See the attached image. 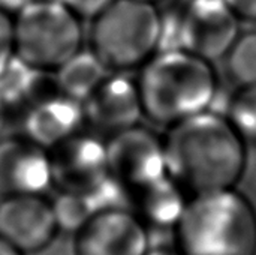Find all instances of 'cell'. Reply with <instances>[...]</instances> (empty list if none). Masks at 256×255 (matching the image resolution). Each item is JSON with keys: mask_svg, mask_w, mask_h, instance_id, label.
Here are the masks:
<instances>
[{"mask_svg": "<svg viewBox=\"0 0 256 255\" xmlns=\"http://www.w3.org/2000/svg\"><path fill=\"white\" fill-rule=\"evenodd\" d=\"M164 149L166 174L189 197L232 189L246 170V141L212 110L170 126Z\"/></svg>", "mask_w": 256, "mask_h": 255, "instance_id": "obj_1", "label": "cell"}, {"mask_svg": "<svg viewBox=\"0 0 256 255\" xmlns=\"http://www.w3.org/2000/svg\"><path fill=\"white\" fill-rule=\"evenodd\" d=\"M136 86L144 117L166 128L212 110L219 89L212 62L184 50L158 51Z\"/></svg>", "mask_w": 256, "mask_h": 255, "instance_id": "obj_2", "label": "cell"}, {"mask_svg": "<svg viewBox=\"0 0 256 255\" xmlns=\"http://www.w3.org/2000/svg\"><path fill=\"white\" fill-rule=\"evenodd\" d=\"M172 233L182 255H256V210L236 188L194 195Z\"/></svg>", "mask_w": 256, "mask_h": 255, "instance_id": "obj_3", "label": "cell"}, {"mask_svg": "<svg viewBox=\"0 0 256 255\" xmlns=\"http://www.w3.org/2000/svg\"><path fill=\"white\" fill-rule=\"evenodd\" d=\"M92 21V51L106 69L141 68L159 51L160 12L153 3L114 0Z\"/></svg>", "mask_w": 256, "mask_h": 255, "instance_id": "obj_4", "label": "cell"}, {"mask_svg": "<svg viewBox=\"0 0 256 255\" xmlns=\"http://www.w3.org/2000/svg\"><path fill=\"white\" fill-rule=\"evenodd\" d=\"M81 47V18L60 0L32 2L14 18L15 56L38 71L56 72Z\"/></svg>", "mask_w": 256, "mask_h": 255, "instance_id": "obj_5", "label": "cell"}, {"mask_svg": "<svg viewBox=\"0 0 256 255\" xmlns=\"http://www.w3.org/2000/svg\"><path fill=\"white\" fill-rule=\"evenodd\" d=\"M174 9L178 50L213 63L224 59L240 36V18L225 0H183Z\"/></svg>", "mask_w": 256, "mask_h": 255, "instance_id": "obj_6", "label": "cell"}, {"mask_svg": "<svg viewBox=\"0 0 256 255\" xmlns=\"http://www.w3.org/2000/svg\"><path fill=\"white\" fill-rule=\"evenodd\" d=\"M110 176L129 197L166 174L164 138L144 126H132L106 140Z\"/></svg>", "mask_w": 256, "mask_h": 255, "instance_id": "obj_7", "label": "cell"}, {"mask_svg": "<svg viewBox=\"0 0 256 255\" xmlns=\"http://www.w3.org/2000/svg\"><path fill=\"white\" fill-rule=\"evenodd\" d=\"M52 185L60 191L88 194L110 177L106 141L78 132L48 150Z\"/></svg>", "mask_w": 256, "mask_h": 255, "instance_id": "obj_8", "label": "cell"}, {"mask_svg": "<svg viewBox=\"0 0 256 255\" xmlns=\"http://www.w3.org/2000/svg\"><path fill=\"white\" fill-rule=\"evenodd\" d=\"M148 251V228L128 207L98 212L75 233V255H147Z\"/></svg>", "mask_w": 256, "mask_h": 255, "instance_id": "obj_9", "label": "cell"}, {"mask_svg": "<svg viewBox=\"0 0 256 255\" xmlns=\"http://www.w3.org/2000/svg\"><path fill=\"white\" fill-rule=\"evenodd\" d=\"M58 233L51 203L42 195H14L0 201V237L22 254L50 246Z\"/></svg>", "mask_w": 256, "mask_h": 255, "instance_id": "obj_10", "label": "cell"}, {"mask_svg": "<svg viewBox=\"0 0 256 255\" xmlns=\"http://www.w3.org/2000/svg\"><path fill=\"white\" fill-rule=\"evenodd\" d=\"M52 185L50 153L24 135L0 138V197L44 195Z\"/></svg>", "mask_w": 256, "mask_h": 255, "instance_id": "obj_11", "label": "cell"}, {"mask_svg": "<svg viewBox=\"0 0 256 255\" xmlns=\"http://www.w3.org/2000/svg\"><path fill=\"white\" fill-rule=\"evenodd\" d=\"M82 108L86 123L110 137L136 126L144 116L136 81L122 74L106 75Z\"/></svg>", "mask_w": 256, "mask_h": 255, "instance_id": "obj_12", "label": "cell"}, {"mask_svg": "<svg viewBox=\"0 0 256 255\" xmlns=\"http://www.w3.org/2000/svg\"><path fill=\"white\" fill-rule=\"evenodd\" d=\"M86 123L82 104L62 93L38 98L24 110L22 135L51 150L82 131Z\"/></svg>", "mask_w": 256, "mask_h": 255, "instance_id": "obj_13", "label": "cell"}, {"mask_svg": "<svg viewBox=\"0 0 256 255\" xmlns=\"http://www.w3.org/2000/svg\"><path fill=\"white\" fill-rule=\"evenodd\" d=\"M189 195L170 177L144 186L129 197V209L150 228L172 230L184 212Z\"/></svg>", "mask_w": 256, "mask_h": 255, "instance_id": "obj_14", "label": "cell"}, {"mask_svg": "<svg viewBox=\"0 0 256 255\" xmlns=\"http://www.w3.org/2000/svg\"><path fill=\"white\" fill-rule=\"evenodd\" d=\"M106 71L92 50H80L56 71L57 92L82 104L105 80Z\"/></svg>", "mask_w": 256, "mask_h": 255, "instance_id": "obj_15", "label": "cell"}, {"mask_svg": "<svg viewBox=\"0 0 256 255\" xmlns=\"http://www.w3.org/2000/svg\"><path fill=\"white\" fill-rule=\"evenodd\" d=\"M44 74L14 54L0 71V102L6 113L26 110L39 98Z\"/></svg>", "mask_w": 256, "mask_h": 255, "instance_id": "obj_16", "label": "cell"}, {"mask_svg": "<svg viewBox=\"0 0 256 255\" xmlns=\"http://www.w3.org/2000/svg\"><path fill=\"white\" fill-rule=\"evenodd\" d=\"M58 231L78 233L96 213L88 197L81 192L60 191L51 203Z\"/></svg>", "mask_w": 256, "mask_h": 255, "instance_id": "obj_17", "label": "cell"}, {"mask_svg": "<svg viewBox=\"0 0 256 255\" xmlns=\"http://www.w3.org/2000/svg\"><path fill=\"white\" fill-rule=\"evenodd\" d=\"M225 116L246 143H256V84L242 86L228 99Z\"/></svg>", "mask_w": 256, "mask_h": 255, "instance_id": "obj_18", "label": "cell"}, {"mask_svg": "<svg viewBox=\"0 0 256 255\" xmlns=\"http://www.w3.org/2000/svg\"><path fill=\"white\" fill-rule=\"evenodd\" d=\"M225 57L228 74L240 87L256 84V30L240 35Z\"/></svg>", "mask_w": 256, "mask_h": 255, "instance_id": "obj_19", "label": "cell"}, {"mask_svg": "<svg viewBox=\"0 0 256 255\" xmlns=\"http://www.w3.org/2000/svg\"><path fill=\"white\" fill-rule=\"evenodd\" d=\"M14 18L0 9V71L14 57Z\"/></svg>", "mask_w": 256, "mask_h": 255, "instance_id": "obj_20", "label": "cell"}, {"mask_svg": "<svg viewBox=\"0 0 256 255\" xmlns=\"http://www.w3.org/2000/svg\"><path fill=\"white\" fill-rule=\"evenodd\" d=\"M64 3L72 12H75L81 20L90 18L93 20L99 15L106 6H110L114 0H60Z\"/></svg>", "mask_w": 256, "mask_h": 255, "instance_id": "obj_21", "label": "cell"}, {"mask_svg": "<svg viewBox=\"0 0 256 255\" xmlns=\"http://www.w3.org/2000/svg\"><path fill=\"white\" fill-rule=\"evenodd\" d=\"M240 20L256 23V0H225Z\"/></svg>", "mask_w": 256, "mask_h": 255, "instance_id": "obj_22", "label": "cell"}, {"mask_svg": "<svg viewBox=\"0 0 256 255\" xmlns=\"http://www.w3.org/2000/svg\"><path fill=\"white\" fill-rule=\"evenodd\" d=\"M33 0H0V9L8 14H18Z\"/></svg>", "mask_w": 256, "mask_h": 255, "instance_id": "obj_23", "label": "cell"}, {"mask_svg": "<svg viewBox=\"0 0 256 255\" xmlns=\"http://www.w3.org/2000/svg\"><path fill=\"white\" fill-rule=\"evenodd\" d=\"M0 255H24L0 237Z\"/></svg>", "mask_w": 256, "mask_h": 255, "instance_id": "obj_24", "label": "cell"}, {"mask_svg": "<svg viewBox=\"0 0 256 255\" xmlns=\"http://www.w3.org/2000/svg\"><path fill=\"white\" fill-rule=\"evenodd\" d=\"M147 255H182L176 248L174 249H170V248H154V249H150Z\"/></svg>", "mask_w": 256, "mask_h": 255, "instance_id": "obj_25", "label": "cell"}, {"mask_svg": "<svg viewBox=\"0 0 256 255\" xmlns=\"http://www.w3.org/2000/svg\"><path fill=\"white\" fill-rule=\"evenodd\" d=\"M6 116H8V113H6L4 107L2 105V102H0V134H2V131H3V128H4V123H6Z\"/></svg>", "mask_w": 256, "mask_h": 255, "instance_id": "obj_26", "label": "cell"}, {"mask_svg": "<svg viewBox=\"0 0 256 255\" xmlns=\"http://www.w3.org/2000/svg\"><path fill=\"white\" fill-rule=\"evenodd\" d=\"M140 2H146V3H153V5H156L159 0H140Z\"/></svg>", "mask_w": 256, "mask_h": 255, "instance_id": "obj_27", "label": "cell"}, {"mask_svg": "<svg viewBox=\"0 0 256 255\" xmlns=\"http://www.w3.org/2000/svg\"><path fill=\"white\" fill-rule=\"evenodd\" d=\"M33 2H39V0H33Z\"/></svg>", "mask_w": 256, "mask_h": 255, "instance_id": "obj_28", "label": "cell"}]
</instances>
